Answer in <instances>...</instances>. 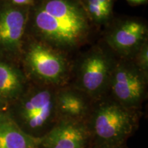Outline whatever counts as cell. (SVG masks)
I'll return each mask as SVG.
<instances>
[{
	"instance_id": "cell-9",
	"label": "cell",
	"mask_w": 148,
	"mask_h": 148,
	"mask_svg": "<svg viewBox=\"0 0 148 148\" xmlns=\"http://www.w3.org/2000/svg\"><path fill=\"white\" fill-rule=\"evenodd\" d=\"M145 32V26L141 22L127 21L109 35L108 41L116 51L127 54L141 46Z\"/></svg>"
},
{
	"instance_id": "cell-3",
	"label": "cell",
	"mask_w": 148,
	"mask_h": 148,
	"mask_svg": "<svg viewBox=\"0 0 148 148\" xmlns=\"http://www.w3.org/2000/svg\"><path fill=\"white\" fill-rule=\"evenodd\" d=\"M25 59L31 72L42 82L57 84L65 75L66 64L64 58L45 44H32Z\"/></svg>"
},
{
	"instance_id": "cell-6",
	"label": "cell",
	"mask_w": 148,
	"mask_h": 148,
	"mask_svg": "<svg viewBox=\"0 0 148 148\" xmlns=\"http://www.w3.org/2000/svg\"><path fill=\"white\" fill-rule=\"evenodd\" d=\"M55 106L56 98L50 90H35L22 103L21 116L30 129H41L51 119Z\"/></svg>"
},
{
	"instance_id": "cell-2",
	"label": "cell",
	"mask_w": 148,
	"mask_h": 148,
	"mask_svg": "<svg viewBox=\"0 0 148 148\" xmlns=\"http://www.w3.org/2000/svg\"><path fill=\"white\" fill-rule=\"evenodd\" d=\"M134 126V116L121 105L103 104L94 115L93 128L95 134L110 145L123 141L132 132Z\"/></svg>"
},
{
	"instance_id": "cell-14",
	"label": "cell",
	"mask_w": 148,
	"mask_h": 148,
	"mask_svg": "<svg viewBox=\"0 0 148 148\" xmlns=\"http://www.w3.org/2000/svg\"><path fill=\"white\" fill-rule=\"evenodd\" d=\"M137 67L144 73L148 69V47L147 42H143L140 47L139 52L137 55Z\"/></svg>"
},
{
	"instance_id": "cell-11",
	"label": "cell",
	"mask_w": 148,
	"mask_h": 148,
	"mask_svg": "<svg viewBox=\"0 0 148 148\" xmlns=\"http://www.w3.org/2000/svg\"><path fill=\"white\" fill-rule=\"evenodd\" d=\"M23 77L13 66L0 61V102L13 99L21 93Z\"/></svg>"
},
{
	"instance_id": "cell-8",
	"label": "cell",
	"mask_w": 148,
	"mask_h": 148,
	"mask_svg": "<svg viewBox=\"0 0 148 148\" xmlns=\"http://www.w3.org/2000/svg\"><path fill=\"white\" fill-rule=\"evenodd\" d=\"M86 140L84 127L73 121H62L40 140L45 148H83Z\"/></svg>"
},
{
	"instance_id": "cell-10",
	"label": "cell",
	"mask_w": 148,
	"mask_h": 148,
	"mask_svg": "<svg viewBox=\"0 0 148 148\" xmlns=\"http://www.w3.org/2000/svg\"><path fill=\"white\" fill-rule=\"evenodd\" d=\"M39 142L21 130L12 120L0 118V148H33Z\"/></svg>"
},
{
	"instance_id": "cell-1",
	"label": "cell",
	"mask_w": 148,
	"mask_h": 148,
	"mask_svg": "<svg viewBox=\"0 0 148 148\" xmlns=\"http://www.w3.org/2000/svg\"><path fill=\"white\" fill-rule=\"evenodd\" d=\"M33 25L40 39L61 49L76 47L88 31L85 12L71 0L45 1L34 13Z\"/></svg>"
},
{
	"instance_id": "cell-13",
	"label": "cell",
	"mask_w": 148,
	"mask_h": 148,
	"mask_svg": "<svg viewBox=\"0 0 148 148\" xmlns=\"http://www.w3.org/2000/svg\"><path fill=\"white\" fill-rule=\"evenodd\" d=\"M87 9L94 21L99 23L106 21L110 15L99 0H87Z\"/></svg>"
},
{
	"instance_id": "cell-16",
	"label": "cell",
	"mask_w": 148,
	"mask_h": 148,
	"mask_svg": "<svg viewBox=\"0 0 148 148\" xmlns=\"http://www.w3.org/2000/svg\"><path fill=\"white\" fill-rule=\"evenodd\" d=\"M12 2L18 5H25L28 4L32 1V0H11Z\"/></svg>"
},
{
	"instance_id": "cell-12",
	"label": "cell",
	"mask_w": 148,
	"mask_h": 148,
	"mask_svg": "<svg viewBox=\"0 0 148 148\" xmlns=\"http://www.w3.org/2000/svg\"><path fill=\"white\" fill-rule=\"evenodd\" d=\"M56 104L62 114L71 118L84 115L87 109L84 99L78 94L69 90L59 94L56 99Z\"/></svg>"
},
{
	"instance_id": "cell-4",
	"label": "cell",
	"mask_w": 148,
	"mask_h": 148,
	"mask_svg": "<svg viewBox=\"0 0 148 148\" xmlns=\"http://www.w3.org/2000/svg\"><path fill=\"white\" fill-rule=\"evenodd\" d=\"M145 73L136 66L121 64L112 71L110 82L114 95L121 106L132 107L145 93Z\"/></svg>"
},
{
	"instance_id": "cell-17",
	"label": "cell",
	"mask_w": 148,
	"mask_h": 148,
	"mask_svg": "<svg viewBox=\"0 0 148 148\" xmlns=\"http://www.w3.org/2000/svg\"><path fill=\"white\" fill-rule=\"evenodd\" d=\"M127 1L134 3H142L145 2L146 0H127Z\"/></svg>"
},
{
	"instance_id": "cell-5",
	"label": "cell",
	"mask_w": 148,
	"mask_h": 148,
	"mask_svg": "<svg viewBox=\"0 0 148 148\" xmlns=\"http://www.w3.org/2000/svg\"><path fill=\"white\" fill-rule=\"evenodd\" d=\"M112 73L108 57L100 51H94L85 57L79 68V82L84 91L97 95L104 90Z\"/></svg>"
},
{
	"instance_id": "cell-7",
	"label": "cell",
	"mask_w": 148,
	"mask_h": 148,
	"mask_svg": "<svg viewBox=\"0 0 148 148\" xmlns=\"http://www.w3.org/2000/svg\"><path fill=\"white\" fill-rule=\"evenodd\" d=\"M26 14L13 7H5L0 11V48L15 51L20 48L25 25Z\"/></svg>"
},
{
	"instance_id": "cell-18",
	"label": "cell",
	"mask_w": 148,
	"mask_h": 148,
	"mask_svg": "<svg viewBox=\"0 0 148 148\" xmlns=\"http://www.w3.org/2000/svg\"><path fill=\"white\" fill-rule=\"evenodd\" d=\"M101 148H114V147H101Z\"/></svg>"
},
{
	"instance_id": "cell-15",
	"label": "cell",
	"mask_w": 148,
	"mask_h": 148,
	"mask_svg": "<svg viewBox=\"0 0 148 148\" xmlns=\"http://www.w3.org/2000/svg\"><path fill=\"white\" fill-rule=\"evenodd\" d=\"M99 1L101 3L103 7L110 13L111 8H112V0H99Z\"/></svg>"
}]
</instances>
